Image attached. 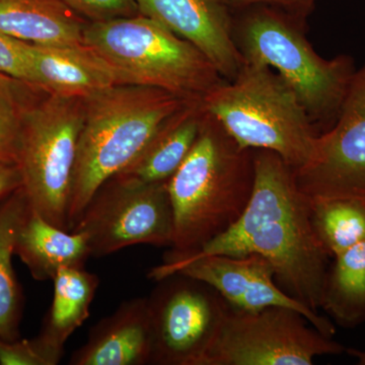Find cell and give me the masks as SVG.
<instances>
[{"mask_svg":"<svg viewBox=\"0 0 365 365\" xmlns=\"http://www.w3.org/2000/svg\"><path fill=\"white\" fill-rule=\"evenodd\" d=\"M175 273L190 276L215 288L232 309L254 313L271 307H288L306 317L327 337L335 336L332 319L283 292L276 282L273 266L259 255H213L193 260L165 261L151 269L148 277L158 281Z\"/></svg>","mask_w":365,"mask_h":365,"instance_id":"12","label":"cell"},{"mask_svg":"<svg viewBox=\"0 0 365 365\" xmlns=\"http://www.w3.org/2000/svg\"><path fill=\"white\" fill-rule=\"evenodd\" d=\"M18 100L0 93V162L16 165L21 130Z\"/></svg>","mask_w":365,"mask_h":365,"instance_id":"24","label":"cell"},{"mask_svg":"<svg viewBox=\"0 0 365 365\" xmlns=\"http://www.w3.org/2000/svg\"><path fill=\"white\" fill-rule=\"evenodd\" d=\"M333 259L321 309L338 325L354 328L365 323V241Z\"/></svg>","mask_w":365,"mask_h":365,"instance_id":"21","label":"cell"},{"mask_svg":"<svg viewBox=\"0 0 365 365\" xmlns=\"http://www.w3.org/2000/svg\"><path fill=\"white\" fill-rule=\"evenodd\" d=\"M187 102L169 91L135 85L111 86L85 98L69 198L71 232L98 188L133 163Z\"/></svg>","mask_w":365,"mask_h":365,"instance_id":"3","label":"cell"},{"mask_svg":"<svg viewBox=\"0 0 365 365\" xmlns=\"http://www.w3.org/2000/svg\"><path fill=\"white\" fill-rule=\"evenodd\" d=\"M228 2L235 11L252 6L273 7L307 24V19L313 13L318 0H228Z\"/></svg>","mask_w":365,"mask_h":365,"instance_id":"27","label":"cell"},{"mask_svg":"<svg viewBox=\"0 0 365 365\" xmlns=\"http://www.w3.org/2000/svg\"><path fill=\"white\" fill-rule=\"evenodd\" d=\"M21 176L18 165L0 162V202L21 188Z\"/></svg>","mask_w":365,"mask_h":365,"instance_id":"28","label":"cell"},{"mask_svg":"<svg viewBox=\"0 0 365 365\" xmlns=\"http://www.w3.org/2000/svg\"><path fill=\"white\" fill-rule=\"evenodd\" d=\"M62 355L50 349L39 338L6 341L0 338L1 365H56Z\"/></svg>","mask_w":365,"mask_h":365,"instance_id":"23","label":"cell"},{"mask_svg":"<svg viewBox=\"0 0 365 365\" xmlns=\"http://www.w3.org/2000/svg\"><path fill=\"white\" fill-rule=\"evenodd\" d=\"M85 98L51 95L21 110L16 165L32 210L69 230L68 208Z\"/></svg>","mask_w":365,"mask_h":365,"instance_id":"7","label":"cell"},{"mask_svg":"<svg viewBox=\"0 0 365 365\" xmlns=\"http://www.w3.org/2000/svg\"><path fill=\"white\" fill-rule=\"evenodd\" d=\"M202 104L244 150L274 151L294 170L314 157L319 131L294 91L267 66L242 62L237 76L209 91Z\"/></svg>","mask_w":365,"mask_h":365,"instance_id":"5","label":"cell"},{"mask_svg":"<svg viewBox=\"0 0 365 365\" xmlns=\"http://www.w3.org/2000/svg\"><path fill=\"white\" fill-rule=\"evenodd\" d=\"M347 352L357 360L359 365H365V349H347Z\"/></svg>","mask_w":365,"mask_h":365,"instance_id":"30","label":"cell"},{"mask_svg":"<svg viewBox=\"0 0 365 365\" xmlns=\"http://www.w3.org/2000/svg\"><path fill=\"white\" fill-rule=\"evenodd\" d=\"M254 150L240 148L206 112L188 157L168 182L175 232L165 259L186 256L227 232L248 206Z\"/></svg>","mask_w":365,"mask_h":365,"instance_id":"2","label":"cell"},{"mask_svg":"<svg viewBox=\"0 0 365 365\" xmlns=\"http://www.w3.org/2000/svg\"><path fill=\"white\" fill-rule=\"evenodd\" d=\"M294 177L311 202L365 200V66L355 72L335 123L319 134L314 157Z\"/></svg>","mask_w":365,"mask_h":365,"instance_id":"11","label":"cell"},{"mask_svg":"<svg viewBox=\"0 0 365 365\" xmlns=\"http://www.w3.org/2000/svg\"><path fill=\"white\" fill-rule=\"evenodd\" d=\"M139 14L153 19L198 48L225 81L241 71L234 37L235 9L228 0H135Z\"/></svg>","mask_w":365,"mask_h":365,"instance_id":"13","label":"cell"},{"mask_svg":"<svg viewBox=\"0 0 365 365\" xmlns=\"http://www.w3.org/2000/svg\"><path fill=\"white\" fill-rule=\"evenodd\" d=\"M153 334L148 297H136L91 328L71 365L150 364Z\"/></svg>","mask_w":365,"mask_h":365,"instance_id":"15","label":"cell"},{"mask_svg":"<svg viewBox=\"0 0 365 365\" xmlns=\"http://www.w3.org/2000/svg\"><path fill=\"white\" fill-rule=\"evenodd\" d=\"M254 165L253 193L241 217L198 251L165 261L259 255L273 266L283 292L319 313L332 258L314 230L311 201L277 153L254 150Z\"/></svg>","mask_w":365,"mask_h":365,"instance_id":"1","label":"cell"},{"mask_svg":"<svg viewBox=\"0 0 365 365\" xmlns=\"http://www.w3.org/2000/svg\"><path fill=\"white\" fill-rule=\"evenodd\" d=\"M26 44L0 31V73L34 88Z\"/></svg>","mask_w":365,"mask_h":365,"instance_id":"26","label":"cell"},{"mask_svg":"<svg viewBox=\"0 0 365 365\" xmlns=\"http://www.w3.org/2000/svg\"><path fill=\"white\" fill-rule=\"evenodd\" d=\"M347 349L292 309L237 311L230 307L203 365H312Z\"/></svg>","mask_w":365,"mask_h":365,"instance_id":"8","label":"cell"},{"mask_svg":"<svg viewBox=\"0 0 365 365\" xmlns=\"http://www.w3.org/2000/svg\"><path fill=\"white\" fill-rule=\"evenodd\" d=\"M71 232L85 235L91 256L134 246H172L175 220L168 182L128 185L111 178L98 188Z\"/></svg>","mask_w":365,"mask_h":365,"instance_id":"9","label":"cell"},{"mask_svg":"<svg viewBox=\"0 0 365 365\" xmlns=\"http://www.w3.org/2000/svg\"><path fill=\"white\" fill-rule=\"evenodd\" d=\"M83 44L112 67L121 85L160 88L192 101L225 81L198 48L141 14L88 21Z\"/></svg>","mask_w":365,"mask_h":365,"instance_id":"6","label":"cell"},{"mask_svg":"<svg viewBox=\"0 0 365 365\" xmlns=\"http://www.w3.org/2000/svg\"><path fill=\"white\" fill-rule=\"evenodd\" d=\"M311 203L314 230L331 258L365 241V200L337 198Z\"/></svg>","mask_w":365,"mask_h":365,"instance_id":"22","label":"cell"},{"mask_svg":"<svg viewBox=\"0 0 365 365\" xmlns=\"http://www.w3.org/2000/svg\"><path fill=\"white\" fill-rule=\"evenodd\" d=\"M307 26L270 6L235 11V42L242 62H256L276 71L321 134L337 120L357 69L349 55L332 59L319 56L307 39Z\"/></svg>","mask_w":365,"mask_h":365,"instance_id":"4","label":"cell"},{"mask_svg":"<svg viewBox=\"0 0 365 365\" xmlns=\"http://www.w3.org/2000/svg\"><path fill=\"white\" fill-rule=\"evenodd\" d=\"M86 23L59 0H0V31L24 42L81 44Z\"/></svg>","mask_w":365,"mask_h":365,"instance_id":"18","label":"cell"},{"mask_svg":"<svg viewBox=\"0 0 365 365\" xmlns=\"http://www.w3.org/2000/svg\"><path fill=\"white\" fill-rule=\"evenodd\" d=\"M34 88L51 95L88 98L121 85L112 67L81 44H26Z\"/></svg>","mask_w":365,"mask_h":365,"instance_id":"14","label":"cell"},{"mask_svg":"<svg viewBox=\"0 0 365 365\" xmlns=\"http://www.w3.org/2000/svg\"><path fill=\"white\" fill-rule=\"evenodd\" d=\"M205 116L202 100L188 101L163 123L139 157L113 178L128 185L169 182L193 148Z\"/></svg>","mask_w":365,"mask_h":365,"instance_id":"16","label":"cell"},{"mask_svg":"<svg viewBox=\"0 0 365 365\" xmlns=\"http://www.w3.org/2000/svg\"><path fill=\"white\" fill-rule=\"evenodd\" d=\"M14 255L34 279L45 281L53 280L60 268L85 267L91 251L85 235L57 227L30 209L16 232Z\"/></svg>","mask_w":365,"mask_h":365,"instance_id":"17","label":"cell"},{"mask_svg":"<svg viewBox=\"0 0 365 365\" xmlns=\"http://www.w3.org/2000/svg\"><path fill=\"white\" fill-rule=\"evenodd\" d=\"M23 188L0 202V338L20 339L23 292L13 266L14 241L19 227L30 211Z\"/></svg>","mask_w":365,"mask_h":365,"instance_id":"20","label":"cell"},{"mask_svg":"<svg viewBox=\"0 0 365 365\" xmlns=\"http://www.w3.org/2000/svg\"><path fill=\"white\" fill-rule=\"evenodd\" d=\"M86 21H104L139 14L135 0H59Z\"/></svg>","mask_w":365,"mask_h":365,"instance_id":"25","label":"cell"},{"mask_svg":"<svg viewBox=\"0 0 365 365\" xmlns=\"http://www.w3.org/2000/svg\"><path fill=\"white\" fill-rule=\"evenodd\" d=\"M16 83H20V81L0 73V93H6V95L16 100V97H18V85Z\"/></svg>","mask_w":365,"mask_h":365,"instance_id":"29","label":"cell"},{"mask_svg":"<svg viewBox=\"0 0 365 365\" xmlns=\"http://www.w3.org/2000/svg\"><path fill=\"white\" fill-rule=\"evenodd\" d=\"M148 299L150 364L203 365L230 306L202 281L175 273L157 281Z\"/></svg>","mask_w":365,"mask_h":365,"instance_id":"10","label":"cell"},{"mask_svg":"<svg viewBox=\"0 0 365 365\" xmlns=\"http://www.w3.org/2000/svg\"><path fill=\"white\" fill-rule=\"evenodd\" d=\"M52 281V304L38 338L63 356L67 340L90 318L91 304L100 279L85 267H62Z\"/></svg>","mask_w":365,"mask_h":365,"instance_id":"19","label":"cell"}]
</instances>
